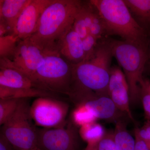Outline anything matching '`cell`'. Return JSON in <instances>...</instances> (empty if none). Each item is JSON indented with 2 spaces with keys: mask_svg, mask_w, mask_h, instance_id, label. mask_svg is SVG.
Returning a JSON list of instances; mask_svg holds the SVG:
<instances>
[{
  "mask_svg": "<svg viewBox=\"0 0 150 150\" xmlns=\"http://www.w3.org/2000/svg\"><path fill=\"white\" fill-rule=\"evenodd\" d=\"M82 1L53 0L45 9L30 40L47 54L57 53L60 40L72 28Z\"/></svg>",
  "mask_w": 150,
  "mask_h": 150,
  "instance_id": "cell-1",
  "label": "cell"
},
{
  "mask_svg": "<svg viewBox=\"0 0 150 150\" xmlns=\"http://www.w3.org/2000/svg\"><path fill=\"white\" fill-rule=\"evenodd\" d=\"M112 56L109 40L102 41L98 43L90 59L72 65L73 82L71 93L92 92L98 95L108 96V86Z\"/></svg>",
  "mask_w": 150,
  "mask_h": 150,
  "instance_id": "cell-2",
  "label": "cell"
},
{
  "mask_svg": "<svg viewBox=\"0 0 150 150\" xmlns=\"http://www.w3.org/2000/svg\"><path fill=\"white\" fill-rule=\"evenodd\" d=\"M103 21L108 35H117L124 40L148 42L147 34L132 16L123 0H91Z\"/></svg>",
  "mask_w": 150,
  "mask_h": 150,
  "instance_id": "cell-3",
  "label": "cell"
},
{
  "mask_svg": "<svg viewBox=\"0 0 150 150\" xmlns=\"http://www.w3.org/2000/svg\"><path fill=\"white\" fill-rule=\"evenodd\" d=\"M112 56L123 71L128 82L130 102L140 100V85L148 58V42L136 43L127 40H109Z\"/></svg>",
  "mask_w": 150,
  "mask_h": 150,
  "instance_id": "cell-4",
  "label": "cell"
},
{
  "mask_svg": "<svg viewBox=\"0 0 150 150\" xmlns=\"http://www.w3.org/2000/svg\"><path fill=\"white\" fill-rule=\"evenodd\" d=\"M28 99H21L17 109L1 128V134L17 150H39Z\"/></svg>",
  "mask_w": 150,
  "mask_h": 150,
  "instance_id": "cell-5",
  "label": "cell"
},
{
  "mask_svg": "<svg viewBox=\"0 0 150 150\" xmlns=\"http://www.w3.org/2000/svg\"><path fill=\"white\" fill-rule=\"evenodd\" d=\"M33 79L45 90L69 96L73 82L72 65L59 54H47Z\"/></svg>",
  "mask_w": 150,
  "mask_h": 150,
  "instance_id": "cell-6",
  "label": "cell"
},
{
  "mask_svg": "<svg viewBox=\"0 0 150 150\" xmlns=\"http://www.w3.org/2000/svg\"><path fill=\"white\" fill-rule=\"evenodd\" d=\"M69 110L67 103L52 97L36 98L30 105L33 121L43 128H58L67 124L66 118Z\"/></svg>",
  "mask_w": 150,
  "mask_h": 150,
  "instance_id": "cell-7",
  "label": "cell"
},
{
  "mask_svg": "<svg viewBox=\"0 0 150 150\" xmlns=\"http://www.w3.org/2000/svg\"><path fill=\"white\" fill-rule=\"evenodd\" d=\"M47 54L29 37L19 41L11 59H1L0 68L15 69L33 79L35 72Z\"/></svg>",
  "mask_w": 150,
  "mask_h": 150,
  "instance_id": "cell-8",
  "label": "cell"
},
{
  "mask_svg": "<svg viewBox=\"0 0 150 150\" xmlns=\"http://www.w3.org/2000/svg\"><path fill=\"white\" fill-rule=\"evenodd\" d=\"M39 150H79V131L72 122L58 128H37Z\"/></svg>",
  "mask_w": 150,
  "mask_h": 150,
  "instance_id": "cell-9",
  "label": "cell"
},
{
  "mask_svg": "<svg viewBox=\"0 0 150 150\" xmlns=\"http://www.w3.org/2000/svg\"><path fill=\"white\" fill-rule=\"evenodd\" d=\"M53 0H30L19 17L13 35L24 40L35 33L41 15Z\"/></svg>",
  "mask_w": 150,
  "mask_h": 150,
  "instance_id": "cell-10",
  "label": "cell"
},
{
  "mask_svg": "<svg viewBox=\"0 0 150 150\" xmlns=\"http://www.w3.org/2000/svg\"><path fill=\"white\" fill-rule=\"evenodd\" d=\"M108 96L117 108L134 121L130 107V96L128 82L119 67H111L108 86Z\"/></svg>",
  "mask_w": 150,
  "mask_h": 150,
  "instance_id": "cell-11",
  "label": "cell"
},
{
  "mask_svg": "<svg viewBox=\"0 0 150 150\" xmlns=\"http://www.w3.org/2000/svg\"><path fill=\"white\" fill-rule=\"evenodd\" d=\"M79 104L85 105L89 108L98 119L116 123L121 120L124 114L117 108L110 98L106 96L92 93L78 104Z\"/></svg>",
  "mask_w": 150,
  "mask_h": 150,
  "instance_id": "cell-12",
  "label": "cell"
},
{
  "mask_svg": "<svg viewBox=\"0 0 150 150\" xmlns=\"http://www.w3.org/2000/svg\"><path fill=\"white\" fill-rule=\"evenodd\" d=\"M57 51L72 65L77 64L85 60L82 39L72 27L60 40Z\"/></svg>",
  "mask_w": 150,
  "mask_h": 150,
  "instance_id": "cell-13",
  "label": "cell"
},
{
  "mask_svg": "<svg viewBox=\"0 0 150 150\" xmlns=\"http://www.w3.org/2000/svg\"><path fill=\"white\" fill-rule=\"evenodd\" d=\"M0 69V86L13 88H38L45 90L36 81L18 70L8 68Z\"/></svg>",
  "mask_w": 150,
  "mask_h": 150,
  "instance_id": "cell-14",
  "label": "cell"
},
{
  "mask_svg": "<svg viewBox=\"0 0 150 150\" xmlns=\"http://www.w3.org/2000/svg\"><path fill=\"white\" fill-rule=\"evenodd\" d=\"M30 0H1L0 19L6 23L12 34L19 17Z\"/></svg>",
  "mask_w": 150,
  "mask_h": 150,
  "instance_id": "cell-15",
  "label": "cell"
},
{
  "mask_svg": "<svg viewBox=\"0 0 150 150\" xmlns=\"http://www.w3.org/2000/svg\"><path fill=\"white\" fill-rule=\"evenodd\" d=\"M53 93L38 88H13L0 86V99L54 97Z\"/></svg>",
  "mask_w": 150,
  "mask_h": 150,
  "instance_id": "cell-16",
  "label": "cell"
},
{
  "mask_svg": "<svg viewBox=\"0 0 150 150\" xmlns=\"http://www.w3.org/2000/svg\"><path fill=\"white\" fill-rule=\"evenodd\" d=\"M93 6L90 1L87 4L82 2L81 8L75 18L72 28L75 32L83 39L88 34L91 23Z\"/></svg>",
  "mask_w": 150,
  "mask_h": 150,
  "instance_id": "cell-17",
  "label": "cell"
},
{
  "mask_svg": "<svg viewBox=\"0 0 150 150\" xmlns=\"http://www.w3.org/2000/svg\"><path fill=\"white\" fill-rule=\"evenodd\" d=\"M123 1L131 14L136 17L140 25H142L143 28L146 31L150 27V0Z\"/></svg>",
  "mask_w": 150,
  "mask_h": 150,
  "instance_id": "cell-18",
  "label": "cell"
},
{
  "mask_svg": "<svg viewBox=\"0 0 150 150\" xmlns=\"http://www.w3.org/2000/svg\"><path fill=\"white\" fill-rule=\"evenodd\" d=\"M113 134L118 150H135L136 140L127 130L125 122L121 120L117 121Z\"/></svg>",
  "mask_w": 150,
  "mask_h": 150,
  "instance_id": "cell-19",
  "label": "cell"
},
{
  "mask_svg": "<svg viewBox=\"0 0 150 150\" xmlns=\"http://www.w3.org/2000/svg\"><path fill=\"white\" fill-rule=\"evenodd\" d=\"M79 131L80 137L88 144H96L106 133L102 125L96 121L80 127Z\"/></svg>",
  "mask_w": 150,
  "mask_h": 150,
  "instance_id": "cell-20",
  "label": "cell"
},
{
  "mask_svg": "<svg viewBox=\"0 0 150 150\" xmlns=\"http://www.w3.org/2000/svg\"><path fill=\"white\" fill-rule=\"evenodd\" d=\"M71 122L77 127H81L98 120L92 110L83 104L76 105L71 115Z\"/></svg>",
  "mask_w": 150,
  "mask_h": 150,
  "instance_id": "cell-21",
  "label": "cell"
},
{
  "mask_svg": "<svg viewBox=\"0 0 150 150\" xmlns=\"http://www.w3.org/2000/svg\"><path fill=\"white\" fill-rule=\"evenodd\" d=\"M20 40L13 34L0 37V58L10 60L14 54Z\"/></svg>",
  "mask_w": 150,
  "mask_h": 150,
  "instance_id": "cell-22",
  "label": "cell"
},
{
  "mask_svg": "<svg viewBox=\"0 0 150 150\" xmlns=\"http://www.w3.org/2000/svg\"><path fill=\"white\" fill-rule=\"evenodd\" d=\"M93 7L91 23L89 28V32L90 34L99 40L102 39L104 35H107V31L102 18L94 6Z\"/></svg>",
  "mask_w": 150,
  "mask_h": 150,
  "instance_id": "cell-23",
  "label": "cell"
},
{
  "mask_svg": "<svg viewBox=\"0 0 150 150\" xmlns=\"http://www.w3.org/2000/svg\"><path fill=\"white\" fill-rule=\"evenodd\" d=\"M21 99H0V125L2 126L17 109Z\"/></svg>",
  "mask_w": 150,
  "mask_h": 150,
  "instance_id": "cell-24",
  "label": "cell"
},
{
  "mask_svg": "<svg viewBox=\"0 0 150 150\" xmlns=\"http://www.w3.org/2000/svg\"><path fill=\"white\" fill-rule=\"evenodd\" d=\"M140 100H142L146 121H150V88L148 79H144L140 85Z\"/></svg>",
  "mask_w": 150,
  "mask_h": 150,
  "instance_id": "cell-25",
  "label": "cell"
},
{
  "mask_svg": "<svg viewBox=\"0 0 150 150\" xmlns=\"http://www.w3.org/2000/svg\"><path fill=\"white\" fill-rule=\"evenodd\" d=\"M98 39L88 34L86 37L82 39L83 45L84 52L85 60H88L93 55L98 43Z\"/></svg>",
  "mask_w": 150,
  "mask_h": 150,
  "instance_id": "cell-26",
  "label": "cell"
},
{
  "mask_svg": "<svg viewBox=\"0 0 150 150\" xmlns=\"http://www.w3.org/2000/svg\"><path fill=\"white\" fill-rule=\"evenodd\" d=\"M96 146L97 150H118L114 140L113 131L106 132Z\"/></svg>",
  "mask_w": 150,
  "mask_h": 150,
  "instance_id": "cell-27",
  "label": "cell"
},
{
  "mask_svg": "<svg viewBox=\"0 0 150 150\" xmlns=\"http://www.w3.org/2000/svg\"><path fill=\"white\" fill-rule=\"evenodd\" d=\"M135 131L146 143L147 144L150 142V121H146L143 127L136 128Z\"/></svg>",
  "mask_w": 150,
  "mask_h": 150,
  "instance_id": "cell-28",
  "label": "cell"
},
{
  "mask_svg": "<svg viewBox=\"0 0 150 150\" xmlns=\"http://www.w3.org/2000/svg\"><path fill=\"white\" fill-rule=\"evenodd\" d=\"M134 135L136 142L135 150H150L146 142L140 138L137 132L135 131Z\"/></svg>",
  "mask_w": 150,
  "mask_h": 150,
  "instance_id": "cell-29",
  "label": "cell"
},
{
  "mask_svg": "<svg viewBox=\"0 0 150 150\" xmlns=\"http://www.w3.org/2000/svg\"><path fill=\"white\" fill-rule=\"evenodd\" d=\"M13 146L2 134H0V150H13Z\"/></svg>",
  "mask_w": 150,
  "mask_h": 150,
  "instance_id": "cell-30",
  "label": "cell"
},
{
  "mask_svg": "<svg viewBox=\"0 0 150 150\" xmlns=\"http://www.w3.org/2000/svg\"><path fill=\"white\" fill-rule=\"evenodd\" d=\"M96 144H87L84 150H97Z\"/></svg>",
  "mask_w": 150,
  "mask_h": 150,
  "instance_id": "cell-31",
  "label": "cell"
},
{
  "mask_svg": "<svg viewBox=\"0 0 150 150\" xmlns=\"http://www.w3.org/2000/svg\"><path fill=\"white\" fill-rule=\"evenodd\" d=\"M146 144L147 145L148 147H149V150H150V142Z\"/></svg>",
  "mask_w": 150,
  "mask_h": 150,
  "instance_id": "cell-32",
  "label": "cell"
},
{
  "mask_svg": "<svg viewBox=\"0 0 150 150\" xmlns=\"http://www.w3.org/2000/svg\"><path fill=\"white\" fill-rule=\"evenodd\" d=\"M148 83H149V86L150 88V81L149 79H148Z\"/></svg>",
  "mask_w": 150,
  "mask_h": 150,
  "instance_id": "cell-33",
  "label": "cell"
},
{
  "mask_svg": "<svg viewBox=\"0 0 150 150\" xmlns=\"http://www.w3.org/2000/svg\"><path fill=\"white\" fill-rule=\"evenodd\" d=\"M149 58L150 59V53H149Z\"/></svg>",
  "mask_w": 150,
  "mask_h": 150,
  "instance_id": "cell-34",
  "label": "cell"
}]
</instances>
